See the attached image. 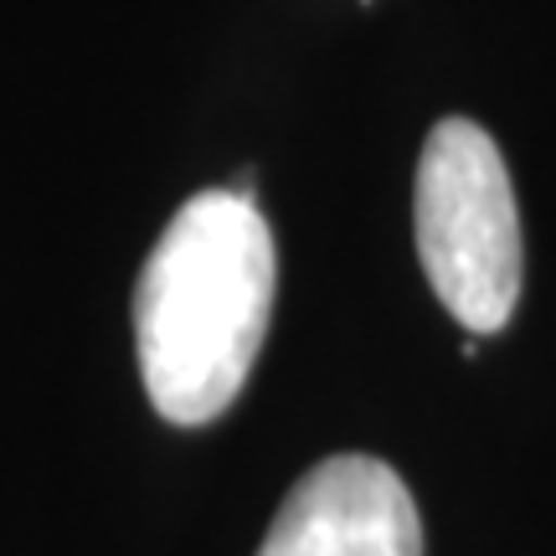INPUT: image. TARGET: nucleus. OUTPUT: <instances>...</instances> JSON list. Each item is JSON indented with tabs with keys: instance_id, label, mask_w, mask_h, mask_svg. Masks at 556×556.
<instances>
[{
	"instance_id": "obj_1",
	"label": "nucleus",
	"mask_w": 556,
	"mask_h": 556,
	"mask_svg": "<svg viewBox=\"0 0 556 556\" xmlns=\"http://www.w3.org/2000/svg\"><path fill=\"white\" fill-rule=\"evenodd\" d=\"M274 294V232L248 180L201 191L170 217L135 289L139 377L165 422L201 428L238 402Z\"/></svg>"
},
{
	"instance_id": "obj_2",
	"label": "nucleus",
	"mask_w": 556,
	"mask_h": 556,
	"mask_svg": "<svg viewBox=\"0 0 556 556\" xmlns=\"http://www.w3.org/2000/svg\"><path fill=\"white\" fill-rule=\"evenodd\" d=\"M422 274L469 336L510 325L526 278V242L510 170L475 119H443L422 144L413 186Z\"/></svg>"
},
{
	"instance_id": "obj_3",
	"label": "nucleus",
	"mask_w": 556,
	"mask_h": 556,
	"mask_svg": "<svg viewBox=\"0 0 556 556\" xmlns=\"http://www.w3.org/2000/svg\"><path fill=\"white\" fill-rule=\"evenodd\" d=\"M258 556H422V520L392 464L340 454L299 475Z\"/></svg>"
}]
</instances>
